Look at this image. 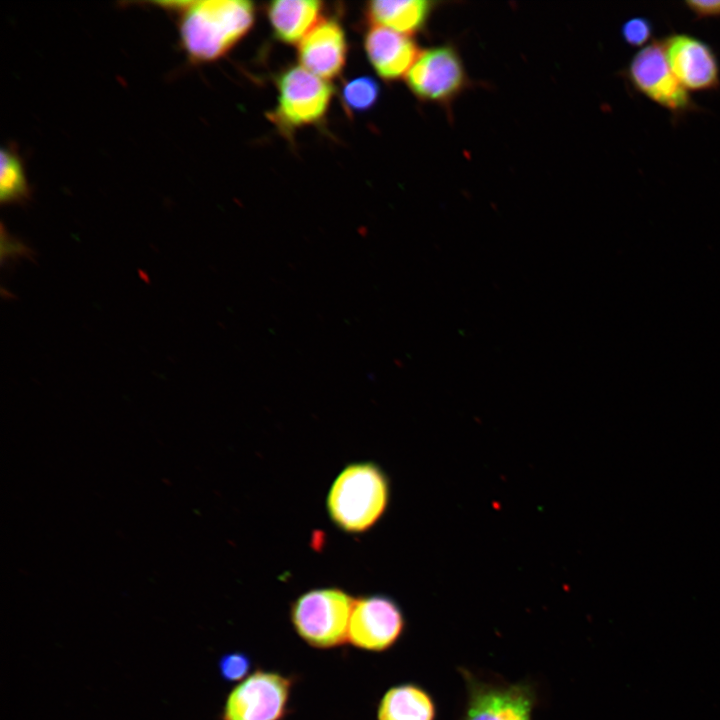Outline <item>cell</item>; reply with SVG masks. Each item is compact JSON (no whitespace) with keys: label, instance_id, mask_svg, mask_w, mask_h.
Segmentation results:
<instances>
[{"label":"cell","instance_id":"obj_19","mask_svg":"<svg viewBox=\"0 0 720 720\" xmlns=\"http://www.w3.org/2000/svg\"><path fill=\"white\" fill-rule=\"evenodd\" d=\"M219 673L226 681H242L249 676L251 660L242 652L224 654L218 662Z\"/></svg>","mask_w":720,"mask_h":720},{"label":"cell","instance_id":"obj_20","mask_svg":"<svg viewBox=\"0 0 720 720\" xmlns=\"http://www.w3.org/2000/svg\"><path fill=\"white\" fill-rule=\"evenodd\" d=\"M684 4L696 20L720 18V0H689Z\"/></svg>","mask_w":720,"mask_h":720},{"label":"cell","instance_id":"obj_4","mask_svg":"<svg viewBox=\"0 0 720 720\" xmlns=\"http://www.w3.org/2000/svg\"><path fill=\"white\" fill-rule=\"evenodd\" d=\"M277 104L269 119L284 134L322 121L329 109L332 85L301 66H291L277 78Z\"/></svg>","mask_w":720,"mask_h":720},{"label":"cell","instance_id":"obj_1","mask_svg":"<svg viewBox=\"0 0 720 720\" xmlns=\"http://www.w3.org/2000/svg\"><path fill=\"white\" fill-rule=\"evenodd\" d=\"M177 15L180 45L194 64L227 55L252 29L255 5L246 0L156 2Z\"/></svg>","mask_w":720,"mask_h":720},{"label":"cell","instance_id":"obj_14","mask_svg":"<svg viewBox=\"0 0 720 720\" xmlns=\"http://www.w3.org/2000/svg\"><path fill=\"white\" fill-rule=\"evenodd\" d=\"M435 5L427 0H374L366 4L365 16L372 25L411 36L424 29Z\"/></svg>","mask_w":720,"mask_h":720},{"label":"cell","instance_id":"obj_12","mask_svg":"<svg viewBox=\"0 0 720 720\" xmlns=\"http://www.w3.org/2000/svg\"><path fill=\"white\" fill-rule=\"evenodd\" d=\"M364 49L376 74L389 82L405 78L420 52L411 36L377 25L367 30Z\"/></svg>","mask_w":720,"mask_h":720},{"label":"cell","instance_id":"obj_11","mask_svg":"<svg viewBox=\"0 0 720 720\" xmlns=\"http://www.w3.org/2000/svg\"><path fill=\"white\" fill-rule=\"evenodd\" d=\"M347 51V40L340 23L335 19H321L299 42L297 56L302 68L329 81L343 71Z\"/></svg>","mask_w":720,"mask_h":720},{"label":"cell","instance_id":"obj_15","mask_svg":"<svg viewBox=\"0 0 720 720\" xmlns=\"http://www.w3.org/2000/svg\"><path fill=\"white\" fill-rule=\"evenodd\" d=\"M435 706L429 694L413 684L390 688L377 709L378 720H434Z\"/></svg>","mask_w":720,"mask_h":720},{"label":"cell","instance_id":"obj_13","mask_svg":"<svg viewBox=\"0 0 720 720\" xmlns=\"http://www.w3.org/2000/svg\"><path fill=\"white\" fill-rule=\"evenodd\" d=\"M323 2L277 0L266 7L274 37L286 44L299 42L321 21Z\"/></svg>","mask_w":720,"mask_h":720},{"label":"cell","instance_id":"obj_3","mask_svg":"<svg viewBox=\"0 0 720 720\" xmlns=\"http://www.w3.org/2000/svg\"><path fill=\"white\" fill-rule=\"evenodd\" d=\"M354 601L337 587L312 589L293 601L290 620L299 637L310 646L338 647L347 641Z\"/></svg>","mask_w":720,"mask_h":720},{"label":"cell","instance_id":"obj_6","mask_svg":"<svg viewBox=\"0 0 720 720\" xmlns=\"http://www.w3.org/2000/svg\"><path fill=\"white\" fill-rule=\"evenodd\" d=\"M405 80L417 99L442 106L450 105L469 84L463 60L450 44L420 50Z\"/></svg>","mask_w":720,"mask_h":720},{"label":"cell","instance_id":"obj_5","mask_svg":"<svg viewBox=\"0 0 720 720\" xmlns=\"http://www.w3.org/2000/svg\"><path fill=\"white\" fill-rule=\"evenodd\" d=\"M635 91L680 117L697 110L690 93L680 84L666 60L661 40L639 49L624 70Z\"/></svg>","mask_w":720,"mask_h":720},{"label":"cell","instance_id":"obj_17","mask_svg":"<svg viewBox=\"0 0 720 720\" xmlns=\"http://www.w3.org/2000/svg\"><path fill=\"white\" fill-rule=\"evenodd\" d=\"M380 95L378 82L370 76H358L344 83L341 101L351 114L366 112L377 102Z\"/></svg>","mask_w":720,"mask_h":720},{"label":"cell","instance_id":"obj_8","mask_svg":"<svg viewBox=\"0 0 720 720\" xmlns=\"http://www.w3.org/2000/svg\"><path fill=\"white\" fill-rule=\"evenodd\" d=\"M404 626L403 613L390 597L375 594L355 598L347 641L358 649L385 651L399 639Z\"/></svg>","mask_w":720,"mask_h":720},{"label":"cell","instance_id":"obj_18","mask_svg":"<svg viewBox=\"0 0 720 720\" xmlns=\"http://www.w3.org/2000/svg\"><path fill=\"white\" fill-rule=\"evenodd\" d=\"M620 32L626 44L641 49L652 42L653 25L646 17L635 16L622 24Z\"/></svg>","mask_w":720,"mask_h":720},{"label":"cell","instance_id":"obj_9","mask_svg":"<svg viewBox=\"0 0 720 720\" xmlns=\"http://www.w3.org/2000/svg\"><path fill=\"white\" fill-rule=\"evenodd\" d=\"M661 43L669 67L688 92L720 87L719 61L707 42L690 34L671 33Z\"/></svg>","mask_w":720,"mask_h":720},{"label":"cell","instance_id":"obj_2","mask_svg":"<svg viewBox=\"0 0 720 720\" xmlns=\"http://www.w3.org/2000/svg\"><path fill=\"white\" fill-rule=\"evenodd\" d=\"M390 498L385 472L373 462L347 465L333 481L327 496V512L343 532H367L384 515Z\"/></svg>","mask_w":720,"mask_h":720},{"label":"cell","instance_id":"obj_10","mask_svg":"<svg viewBox=\"0 0 720 720\" xmlns=\"http://www.w3.org/2000/svg\"><path fill=\"white\" fill-rule=\"evenodd\" d=\"M534 695L527 685L469 681L465 720H532Z\"/></svg>","mask_w":720,"mask_h":720},{"label":"cell","instance_id":"obj_7","mask_svg":"<svg viewBox=\"0 0 720 720\" xmlns=\"http://www.w3.org/2000/svg\"><path fill=\"white\" fill-rule=\"evenodd\" d=\"M291 678L278 672L256 670L228 694L222 720H282L288 711Z\"/></svg>","mask_w":720,"mask_h":720},{"label":"cell","instance_id":"obj_16","mask_svg":"<svg viewBox=\"0 0 720 720\" xmlns=\"http://www.w3.org/2000/svg\"><path fill=\"white\" fill-rule=\"evenodd\" d=\"M30 189L23 161L10 147H3L0 161V200L3 204L17 203L29 197Z\"/></svg>","mask_w":720,"mask_h":720}]
</instances>
